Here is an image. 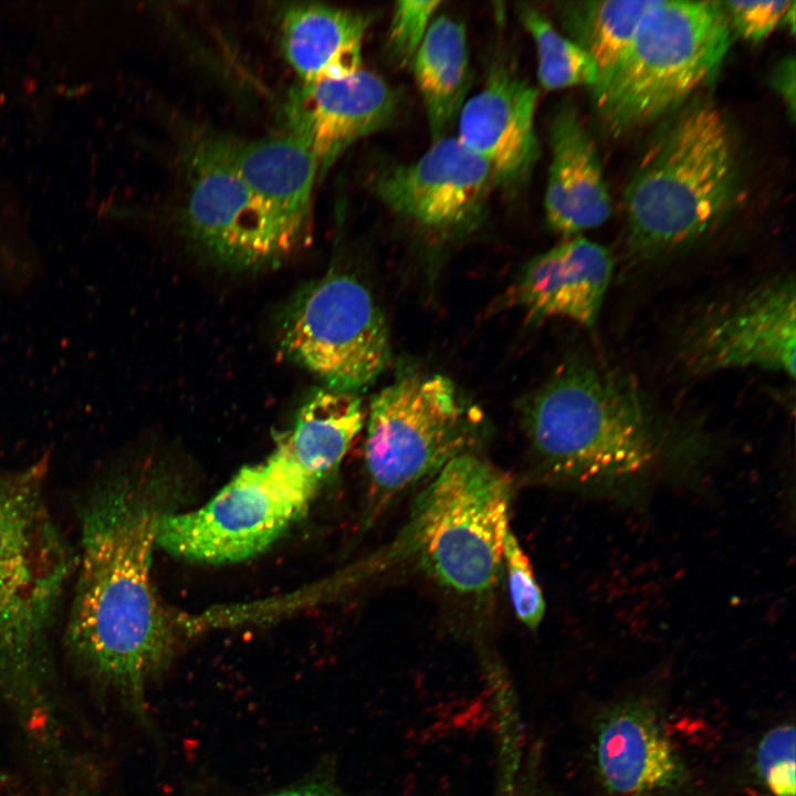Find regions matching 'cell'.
Here are the masks:
<instances>
[{
    "mask_svg": "<svg viewBox=\"0 0 796 796\" xmlns=\"http://www.w3.org/2000/svg\"><path fill=\"white\" fill-rule=\"evenodd\" d=\"M157 515L124 478L100 480L83 498L64 632L80 672L142 720L147 684L168 662L175 640L150 577Z\"/></svg>",
    "mask_w": 796,
    "mask_h": 796,
    "instance_id": "cell-1",
    "label": "cell"
},
{
    "mask_svg": "<svg viewBox=\"0 0 796 796\" xmlns=\"http://www.w3.org/2000/svg\"><path fill=\"white\" fill-rule=\"evenodd\" d=\"M48 460L0 472V701L55 746L53 638L77 554L45 498Z\"/></svg>",
    "mask_w": 796,
    "mask_h": 796,
    "instance_id": "cell-2",
    "label": "cell"
},
{
    "mask_svg": "<svg viewBox=\"0 0 796 796\" xmlns=\"http://www.w3.org/2000/svg\"><path fill=\"white\" fill-rule=\"evenodd\" d=\"M524 426L544 476L593 496H643L667 468V447L624 374L578 358L532 396Z\"/></svg>",
    "mask_w": 796,
    "mask_h": 796,
    "instance_id": "cell-3",
    "label": "cell"
},
{
    "mask_svg": "<svg viewBox=\"0 0 796 796\" xmlns=\"http://www.w3.org/2000/svg\"><path fill=\"white\" fill-rule=\"evenodd\" d=\"M743 161L723 112L708 100L677 109L648 144L624 193L637 260L681 251L719 229L743 196Z\"/></svg>",
    "mask_w": 796,
    "mask_h": 796,
    "instance_id": "cell-4",
    "label": "cell"
},
{
    "mask_svg": "<svg viewBox=\"0 0 796 796\" xmlns=\"http://www.w3.org/2000/svg\"><path fill=\"white\" fill-rule=\"evenodd\" d=\"M731 35L721 1L654 0L622 56L593 87L604 127L619 136L679 109L716 76Z\"/></svg>",
    "mask_w": 796,
    "mask_h": 796,
    "instance_id": "cell-5",
    "label": "cell"
},
{
    "mask_svg": "<svg viewBox=\"0 0 796 796\" xmlns=\"http://www.w3.org/2000/svg\"><path fill=\"white\" fill-rule=\"evenodd\" d=\"M511 479L472 452L449 461L416 501L402 548L439 584L480 594L503 565Z\"/></svg>",
    "mask_w": 796,
    "mask_h": 796,
    "instance_id": "cell-6",
    "label": "cell"
},
{
    "mask_svg": "<svg viewBox=\"0 0 796 796\" xmlns=\"http://www.w3.org/2000/svg\"><path fill=\"white\" fill-rule=\"evenodd\" d=\"M320 484L277 446L265 461L242 468L200 509L158 514L155 543L205 563L252 557L306 511Z\"/></svg>",
    "mask_w": 796,
    "mask_h": 796,
    "instance_id": "cell-7",
    "label": "cell"
},
{
    "mask_svg": "<svg viewBox=\"0 0 796 796\" xmlns=\"http://www.w3.org/2000/svg\"><path fill=\"white\" fill-rule=\"evenodd\" d=\"M479 433L476 416L442 375H408L371 400L366 421L365 464L373 504L471 452Z\"/></svg>",
    "mask_w": 796,
    "mask_h": 796,
    "instance_id": "cell-8",
    "label": "cell"
},
{
    "mask_svg": "<svg viewBox=\"0 0 796 796\" xmlns=\"http://www.w3.org/2000/svg\"><path fill=\"white\" fill-rule=\"evenodd\" d=\"M280 346L326 388L356 394L387 367L389 332L369 291L355 277L329 273L285 306Z\"/></svg>",
    "mask_w": 796,
    "mask_h": 796,
    "instance_id": "cell-9",
    "label": "cell"
},
{
    "mask_svg": "<svg viewBox=\"0 0 796 796\" xmlns=\"http://www.w3.org/2000/svg\"><path fill=\"white\" fill-rule=\"evenodd\" d=\"M187 159L184 220L199 248L242 270L277 264L294 252L212 136L197 140Z\"/></svg>",
    "mask_w": 796,
    "mask_h": 796,
    "instance_id": "cell-10",
    "label": "cell"
},
{
    "mask_svg": "<svg viewBox=\"0 0 796 796\" xmlns=\"http://www.w3.org/2000/svg\"><path fill=\"white\" fill-rule=\"evenodd\" d=\"M793 276L767 280L706 312L687 333L681 356L695 375L756 368L795 376Z\"/></svg>",
    "mask_w": 796,
    "mask_h": 796,
    "instance_id": "cell-11",
    "label": "cell"
},
{
    "mask_svg": "<svg viewBox=\"0 0 796 796\" xmlns=\"http://www.w3.org/2000/svg\"><path fill=\"white\" fill-rule=\"evenodd\" d=\"M494 187L489 165L450 136L433 140L418 159L387 168L375 180L376 193L392 212L440 232L478 221Z\"/></svg>",
    "mask_w": 796,
    "mask_h": 796,
    "instance_id": "cell-12",
    "label": "cell"
},
{
    "mask_svg": "<svg viewBox=\"0 0 796 796\" xmlns=\"http://www.w3.org/2000/svg\"><path fill=\"white\" fill-rule=\"evenodd\" d=\"M398 101L381 76L363 67L338 78L301 82L284 105L287 133L310 149L323 177L350 145L394 121Z\"/></svg>",
    "mask_w": 796,
    "mask_h": 796,
    "instance_id": "cell-13",
    "label": "cell"
},
{
    "mask_svg": "<svg viewBox=\"0 0 796 796\" xmlns=\"http://www.w3.org/2000/svg\"><path fill=\"white\" fill-rule=\"evenodd\" d=\"M537 98V90L513 66L499 64L459 112L457 138L489 165L495 186H519L535 166Z\"/></svg>",
    "mask_w": 796,
    "mask_h": 796,
    "instance_id": "cell-14",
    "label": "cell"
},
{
    "mask_svg": "<svg viewBox=\"0 0 796 796\" xmlns=\"http://www.w3.org/2000/svg\"><path fill=\"white\" fill-rule=\"evenodd\" d=\"M612 273L614 259L605 247L572 237L532 259L506 301L533 321L563 318L593 327Z\"/></svg>",
    "mask_w": 796,
    "mask_h": 796,
    "instance_id": "cell-15",
    "label": "cell"
},
{
    "mask_svg": "<svg viewBox=\"0 0 796 796\" xmlns=\"http://www.w3.org/2000/svg\"><path fill=\"white\" fill-rule=\"evenodd\" d=\"M216 145L295 251L310 224L318 165L290 133L256 139L212 136Z\"/></svg>",
    "mask_w": 796,
    "mask_h": 796,
    "instance_id": "cell-16",
    "label": "cell"
},
{
    "mask_svg": "<svg viewBox=\"0 0 796 796\" xmlns=\"http://www.w3.org/2000/svg\"><path fill=\"white\" fill-rule=\"evenodd\" d=\"M551 163L544 197L549 227L566 237L604 224L611 200L595 142L574 106H561L549 125Z\"/></svg>",
    "mask_w": 796,
    "mask_h": 796,
    "instance_id": "cell-17",
    "label": "cell"
},
{
    "mask_svg": "<svg viewBox=\"0 0 796 796\" xmlns=\"http://www.w3.org/2000/svg\"><path fill=\"white\" fill-rule=\"evenodd\" d=\"M601 779L617 796H643L675 785L681 761L654 712L628 701L605 712L596 731Z\"/></svg>",
    "mask_w": 796,
    "mask_h": 796,
    "instance_id": "cell-18",
    "label": "cell"
},
{
    "mask_svg": "<svg viewBox=\"0 0 796 796\" xmlns=\"http://www.w3.org/2000/svg\"><path fill=\"white\" fill-rule=\"evenodd\" d=\"M285 57L302 83L338 78L362 69L368 18L321 3L291 4L283 12Z\"/></svg>",
    "mask_w": 796,
    "mask_h": 796,
    "instance_id": "cell-19",
    "label": "cell"
},
{
    "mask_svg": "<svg viewBox=\"0 0 796 796\" xmlns=\"http://www.w3.org/2000/svg\"><path fill=\"white\" fill-rule=\"evenodd\" d=\"M364 422L356 394L321 389L301 407L279 447L322 483L338 468Z\"/></svg>",
    "mask_w": 796,
    "mask_h": 796,
    "instance_id": "cell-20",
    "label": "cell"
},
{
    "mask_svg": "<svg viewBox=\"0 0 796 796\" xmlns=\"http://www.w3.org/2000/svg\"><path fill=\"white\" fill-rule=\"evenodd\" d=\"M411 66L433 142L465 102L470 61L464 25L449 15L432 20Z\"/></svg>",
    "mask_w": 796,
    "mask_h": 796,
    "instance_id": "cell-21",
    "label": "cell"
},
{
    "mask_svg": "<svg viewBox=\"0 0 796 796\" xmlns=\"http://www.w3.org/2000/svg\"><path fill=\"white\" fill-rule=\"evenodd\" d=\"M653 2L586 0L558 4V15L567 36L593 59L598 69V82L622 56L642 15Z\"/></svg>",
    "mask_w": 796,
    "mask_h": 796,
    "instance_id": "cell-22",
    "label": "cell"
},
{
    "mask_svg": "<svg viewBox=\"0 0 796 796\" xmlns=\"http://www.w3.org/2000/svg\"><path fill=\"white\" fill-rule=\"evenodd\" d=\"M520 18L532 36L537 55V77L543 88L594 87L598 69L593 59L568 36L559 33L537 10L520 9Z\"/></svg>",
    "mask_w": 796,
    "mask_h": 796,
    "instance_id": "cell-23",
    "label": "cell"
},
{
    "mask_svg": "<svg viewBox=\"0 0 796 796\" xmlns=\"http://www.w3.org/2000/svg\"><path fill=\"white\" fill-rule=\"evenodd\" d=\"M503 565L506 568L510 596L516 617L527 628H537L545 614V600L530 559L511 530L504 542Z\"/></svg>",
    "mask_w": 796,
    "mask_h": 796,
    "instance_id": "cell-24",
    "label": "cell"
},
{
    "mask_svg": "<svg viewBox=\"0 0 796 796\" xmlns=\"http://www.w3.org/2000/svg\"><path fill=\"white\" fill-rule=\"evenodd\" d=\"M756 764L761 777L775 796H795V731L781 725L758 744Z\"/></svg>",
    "mask_w": 796,
    "mask_h": 796,
    "instance_id": "cell-25",
    "label": "cell"
},
{
    "mask_svg": "<svg viewBox=\"0 0 796 796\" xmlns=\"http://www.w3.org/2000/svg\"><path fill=\"white\" fill-rule=\"evenodd\" d=\"M439 6L441 1L438 0L396 2L389 25L388 46L399 65L412 64Z\"/></svg>",
    "mask_w": 796,
    "mask_h": 796,
    "instance_id": "cell-26",
    "label": "cell"
},
{
    "mask_svg": "<svg viewBox=\"0 0 796 796\" xmlns=\"http://www.w3.org/2000/svg\"><path fill=\"white\" fill-rule=\"evenodd\" d=\"M731 30L744 40L757 43L783 23L794 1H721Z\"/></svg>",
    "mask_w": 796,
    "mask_h": 796,
    "instance_id": "cell-27",
    "label": "cell"
},
{
    "mask_svg": "<svg viewBox=\"0 0 796 796\" xmlns=\"http://www.w3.org/2000/svg\"><path fill=\"white\" fill-rule=\"evenodd\" d=\"M771 83L787 107L788 116L795 114V61L794 56H785L773 70Z\"/></svg>",
    "mask_w": 796,
    "mask_h": 796,
    "instance_id": "cell-28",
    "label": "cell"
},
{
    "mask_svg": "<svg viewBox=\"0 0 796 796\" xmlns=\"http://www.w3.org/2000/svg\"><path fill=\"white\" fill-rule=\"evenodd\" d=\"M269 796H345L326 779H314Z\"/></svg>",
    "mask_w": 796,
    "mask_h": 796,
    "instance_id": "cell-29",
    "label": "cell"
},
{
    "mask_svg": "<svg viewBox=\"0 0 796 796\" xmlns=\"http://www.w3.org/2000/svg\"><path fill=\"white\" fill-rule=\"evenodd\" d=\"M3 779H4V776L0 772V782H2Z\"/></svg>",
    "mask_w": 796,
    "mask_h": 796,
    "instance_id": "cell-30",
    "label": "cell"
}]
</instances>
